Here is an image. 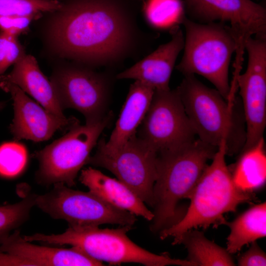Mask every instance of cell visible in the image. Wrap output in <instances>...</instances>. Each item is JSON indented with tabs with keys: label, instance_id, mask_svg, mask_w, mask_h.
Wrapping results in <instances>:
<instances>
[{
	"label": "cell",
	"instance_id": "8",
	"mask_svg": "<svg viewBox=\"0 0 266 266\" xmlns=\"http://www.w3.org/2000/svg\"><path fill=\"white\" fill-rule=\"evenodd\" d=\"M157 159V153L135 134L116 148H109L104 139L100 140L87 164L110 171L145 204L153 207Z\"/></svg>",
	"mask_w": 266,
	"mask_h": 266
},
{
	"label": "cell",
	"instance_id": "26",
	"mask_svg": "<svg viewBox=\"0 0 266 266\" xmlns=\"http://www.w3.org/2000/svg\"><path fill=\"white\" fill-rule=\"evenodd\" d=\"M24 55V50L18 37L0 32V77L12 65Z\"/></svg>",
	"mask_w": 266,
	"mask_h": 266
},
{
	"label": "cell",
	"instance_id": "24",
	"mask_svg": "<svg viewBox=\"0 0 266 266\" xmlns=\"http://www.w3.org/2000/svg\"><path fill=\"white\" fill-rule=\"evenodd\" d=\"M61 4L58 0H0V15H42L57 11Z\"/></svg>",
	"mask_w": 266,
	"mask_h": 266
},
{
	"label": "cell",
	"instance_id": "7",
	"mask_svg": "<svg viewBox=\"0 0 266 266\" xmlns=\"http://www.w3.org/2000/svg\"><path fill=\"white\" fill-rule=\"evenodd\" d=\"M176 89L198 138L216 148L226 140L228 155L234 130V97L226 100L216 89L208 87L195 75H184Z\"/></svg>",
	"mask_w": 266,
	"mask_h": 266
},
{
	"label": "cell",
	"instance_id": "1",
	"mask_svg": "<svg viewBox=\"0 0 266 266\" xmlns=\"http://www.w3.org/2000/svg\"><path fill=\"white\" fill-rule=\"evenodd\" d=\"M139 0H67L53 12L48 31L62 56L92 66L114 67L145 50L153 36L137 21Z\"/></svg>",
	"mask_w": 266,
	"mask_h": 266
},
{
	"label": "cell",
	"instance_id": "18",
	"mask_svg": "<svg viewBox=\"0 0 266 266\" xmlns=\"http://www.w3.org/2000/svg\"><path fill=\"white\" fill-rule=\"evenodd\" d=\"M79 180L90 192L111 205L147 221L153 219V212L130 188L118 179L89 167L81 171Z\"/></svg>",
	"mask_w": 266,
	"mask_h": 266
},
{
	"label": "cell",
	"instance_id": "11",
	"mask_svg": "<svg viewBox=\"0 0 266 266\" xmlns=\"http://www.w3.org/2000/svg\"><path fill=\"white\" fill-rule=\"evenodd\" d=\"M137 135L157 153L196 139L176 89L154 91Z\"/></svg>",
	"mask_w": 266,
	"mask_h": 266
},
{
	"label": "cell",
	"instance_id": "9",
	"mask_svg": "<svg viewBox=\"0 0 266 266\" xmlns=\"http://www.w3.org/2000/svg\"><path fill=\"white\" fill-rule=\"evenodd\" d=\"M42 195H35V205L54 219H63L72 227H99L102 224L133 226L134 214L105 201L89 191L69 188L64 184Z\"/></svg>",
	"mask_w": 266,
	"mask_h": 266
},
{
	"label": "cell",
	"instance_id": "15",
	"mask_svg": "<svg viewBox=\"0 0 266 266\" xmlns=\"http://www.w3.org/2000/svg\"><path fill=\"white\" fill-rule=\"evenodd\" d=\"M170 40L135 64L118 73L117 79H134L141 82L155 91L170 90L171 75L177 58L184 45V34L178 25L170 30Z\"/></svg>",
	"mask_w": 266,
	"mask_h": 266
},
{
	"label": "cell",
	"instance_id": "19",
	"mask_svg": "<svg viewBox=\"0 0 266 266\" xmlns=\"http://www.w3.org/2000/svg\"><path fill=\"white\" fill-rule=\"evenodd\" d=\"M154 89L135 80L130 87L115 128L106 146L116 148L122 145L135 135L151 104Z\"/></svg>",
	"mask_w": 266,
	"mask_h": 266
},
{
	"label": "cell",
	"instance_id": "17",
	"mask_svg": "<svg viewBox=\"0 0 266 266\" xmlns=\"http://www.w3.org/2000/svg\"><path fill=\"white\" fill-rule=\"evenodd\" d=\"M0 81L17 85L52 113L66 117L52 84L42 72L33 56L24 55L14 65L9 74L0 77Z\"/></svg>",
	"mask_w": 266,
	"mask_h": 266
},
{
	"label": "cell",
	"instance_id": "22",
	"mask_svg": "<svg viewBox=\"0 0 266 266\" xmlns=\"http://www.w3.org/2000/svg\"><path fill=\"white\" fill-rule=\"evenodd\" d=\"M183 244L187 249L188 260L194 266H233L234 260L226 248L209 240L203 232L195 229L183 233L175 244Z\"/></svg>",
	"mask_w": 266,
	"mask_h": 266
},
{
	"label": "cell",
	"instance_id": "25",
	"mask_svg": "<svg viewBox=\"0 0 266 266\" xmlns=\"http://www.w3.org/2000/svg\"><path fill=\"white\" fill-rule=\"evenodd\" d=\"M27 155L25 147L21 144L8 142L0 146V175L13 177L25 167Z\"/></svg>",
	"mask_w": 266,
	"mask_h": 266
},
{
	"label": "cell",
	"instance_id": "20",
	"mask_svg": "<svg viewBox=\"0 0 266 266\" xmlns=\"http://www.w3.org/2000/svg\"><path fill=\"white\" fill-rule=\"evenodd\" d=\"M226 225L230 230L226 249L231 254L236 253L245 245L266 237V202L251 206Z\"/></svg>",
	"mask_w": 266,
	"mask_h": 266
},
{
	"label": "cell",
	"instance_id": "2",
	"mask_svg": "<svg viewBox=\"0 0 266 266\" xmlns=\"http://www.w3.org/2000/svg\"><path fill=\"white\" fill-rule=\"evenodd\" d=\"M217 148L197 138L186 145L157 153L152 232L160 233L182 218L180 201L189 199Z\"/></svg>",
	"mask_w": 266,
	"mask_h": 266
},
{
	"label": "cell",
	"instance_id": "23",
	"mask_svg": "<svg viewBox=\"0 0 266 266\" xmlns=\"http://www.w3.org/2000/svg\"><path fill=\"white\" fill-rule=\"evenodd\" d=\"M35 195L30 194L17 203L0 206V244L12 230L28 219L31 208L35 205Z\"/></svg>",
	"mask_w": 266,
	"mask_h": 266
},
{
	"label": "cell",
	"instance_id": "28",
	"mask_svg": "<svg viewBox=\"0 0 266 266\" xmlns=\"http://www.w3.org/2000/svg\"><path fill=\"white\" fill-rule=\"evenodd\" d=\"M251 246L237 259L239 266H265L266 255L256 241L251 243Z\"/></svg>",
	"mask_w": 266,
	"mask_h": 266
},
{
	"label": "cell",
	"instance_id": "12",
	"mask_svg": "<svg viewBox=\"0 0 266 266\" xmlns=\"http://www.w3.org/2000/svg\"><path fill=\"white\" fill-rule=\"evenodd\" d=\"M244 49L248 54L246 69L234 77L242 100L246 123L241 152L264 137L266 125V39L250 37L245 42Z\"/></svg>",
	"mask_w": 266,
	"mask_h": 266
},
{
	"label": "cell",
	"instance_id": "29",
	"mask_svg": "<svg viewBox=\"0 0 266 266\" xmlns=\"http://www.w3.org/2000/svg\"><path fill=\"white\" fill-rule=\"evenodd\" d=\"M5 106V102H0V110L2 109Z\"/></svg>",
	"mask_w": 266,
	"mask_h": 266
},
{
	"label": "cell",
	"instance_id": "27",
	"mask_svg": "<svg viewBox=\"0 0 266 266\" xmlns=\"http://www.w3.org/2000/svg\"><path fill=\"white\" fill-rule=\"evenodd\" d=\"M41 16V14L0 15V32L18 37L28 30L32 21L40 18Z\"/></svg>",
	"mask_w": 266,
	"mask_h": 266
},
{
	"label": "cell",
	"instance_id": "21",
	"mask_svg": "<svg viewBox=\"0 0 266 266\" xmlns=\"http://www.w3.org/2000/svg\"><path fill=\"white\" fill-rule=\"evenodd\" d=\"M233 169V181L242 191L253 193L265 185L266 180V155L264 137L252 147L244 150Z\"/></svg>",
	"mask_w": 266,
	"mask_h": 266
},
{
	"label": "cell",
	"instance_id": "4",
	"mask_svg": "<svg viewBox=\"0 0 266 266\" xmlns=\"http://www.w3.org/2000/svg\"><path fill=\"white\" fill-rule=\"evenodd\" d=\"M181 22L185 30L184 53L176 68L184 75L202 76L227 100L232 55L236 52L237 60L242 57L234 32L224 22L200 23L186 17Z\"/></svg>",
	"mask_w": 266,
	"mask_h": 266
},
{
	"label": "cell",
	"instance_id": "3",
	"mask_svg": "<svg viewBox=\"0 0 266 266\" xmlns=\"http://www.w3.org/2000/svg\"><path fill=\"white\" fill-rule=\"evenodd\" d=\"M228 149V142L224 140L192 192L184 215L177 223L159 233L161 239L172 237L174 245L190 230L226 225V213L235 212L241 204L255 200L253 193L242 191L234 184L226 162Z\"/></svg>",
	"mask_w": 266,
	"mask_h": 266
},
{
	"label": "cell",
	"instance_id": "10",
	"mask_svg": "<svg viewBox=\"0 0 266 266\" xmlns=\"http://www.w3.org/2000/svg\"><path fill=\"white\" fill-rule=\"evenodd\" d=\"M110 81L105 72L78 66L58 69L50 79L62 109L77 110L87 124L96 122L105 116Z\"/></svg>",
	"mask_w": 266,
	"mask_h": 266
},
{
	"label": "cell",
	"instance_id": "14",
	"mask_svg": "<svg viewBox=\"0 0 266 266\" xmlns=\"http://www.w3.org/2000/svg\"><path fill=\"white\" fill-rule=\"evenodd\" d=\"M0 87L9 93L13 100L14 118L10 130L15 140L43 141L58 130L68 131L80 123L75 117H61L52 113L15 84L0 81Z\"/></svg>",
	"mask_w": 266,
	"mask_h": 266
},
{
	"label": "cell",
	"instance_id": "13",
	"mask_svg": "<svg viewBox=\"0 0 266 266\" xmlns=\"http://www.w3.org/2000/svg\"><path fill=\"white\" fill-rule=\"evenodd\" d=\"M190 19L200 23L229 22L243 52L252 35L266 39V9L252 0H185Z\"/></svg>",
	"mask_w": 266,
	"mask_h": 266
},
{
	"label": "cell",
	"instance_id": "16",
	"mask_svg": "<svg viewBox=\"0 0 266 266\" xmlns=\"http://www.w3.org/2000/svg\"><path fill=\"white\" fill-rule=\"evenodd\" d=\"M0 251L19 259L24 266H104L103 262L95 260L75 247L63 249L31 244L21 237L18 231L9 235L1 242Z\"/></svg>",
	"mask_w": 266,
	"mask_h": 266
},
{
	"label": "cell",
	"instance_id": "6",
	"mask_svg": "<svg viewBox=\"0 0 266 266\" xmlns=\"http://www.w3.org/2000/svg\"><path fill=\"white\" fill-rule=\"evenodd\" d=\"M112 113L92 123H80L61 137L35 151L33 157L39 162L35 174L38 182L44 185L61 183L69 187L75 184L78 172L90 156L101 133L109 125Z\"/></svg>",
	"mask_w": 266,
	"mask_h": 266
},
{
	"label": "cell",
	"instance_id": "5",
	"mask_svg": "<svg viewBox=\"0 0 266 266\" xmlns=\"http://www.w3.org/2000/svg\"><path fill=\"white\" fill-rule=\"evenodd\" d=\"M133 229L124 226L115 229L99 227L69 226L63 233L46 235L35 233L24 236L26 241L49 244H68L76 247L95 260L112 265L137 263L146 266H193L188 260L171 258L165 253L158 255L140 247L127 234Z\"/></svg>",
	"mask_w": 266,
	"mask_h": 266
}]
</instances>
